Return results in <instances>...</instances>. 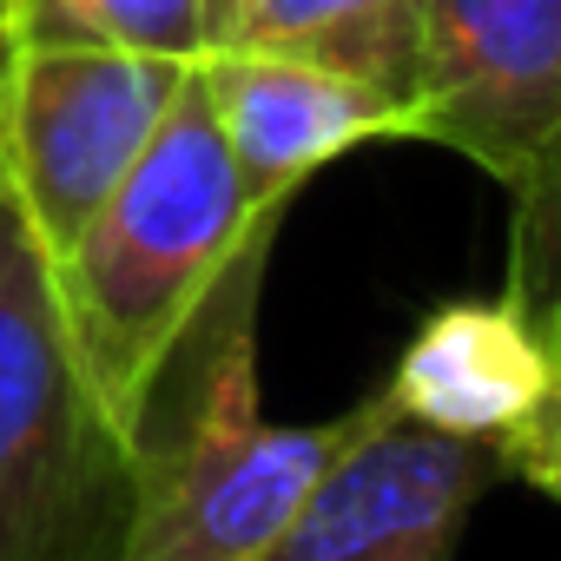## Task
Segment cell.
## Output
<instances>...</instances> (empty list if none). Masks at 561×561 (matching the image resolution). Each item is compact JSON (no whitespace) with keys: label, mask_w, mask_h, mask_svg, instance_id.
<instances>
[{"label":"cell","mask_w":561,"mask_h":561,"mask_svg":"<svg viewBox=\"0 0 561 561\" xmlns=\"http://www.w3.org/2000/svg\"><path fill=\"white\" fill-rule=\"evenodd\" d=\"M277 218H285V205H257L244 192L192 67L139 165L113 185L93 225L54 257L67 337L106 416L126 436H139L159 377L211 311L238 257L257 238H271Z\"/></svg>","instance_id":"cell-1"},{"label":"cell","mask_w":561,"mask_h":561,"mask_svg":"<svg viewBox=\"0 0 561 561\" xmlns=\"http://www.w3.org/2000/svg\"><path fill=\"white\" fill-rule=\"evenodd\" d=\"M277 238V231H271ZM271 238L218 285L211 311L139 416V508L126 561H264L357 436L364 403L331 423H271L257 403V291Z\"/></svg>","instance_id":"cell-2"},{"label":"cell","mask_w":561,"mask_h":561,"mask_svg":"<svg viewBox=\"0 0 561 561\" xmlns=\"http://www.w3.org/2000/svg\"><path fill=\"white\" fill-rule=\"evenodd\" d=\"M139 449L106 416L54 257L0 185V561H126Z\"/></svg>","instance_id":"cell-3"},{"label":"cell","mask_w":561,"mask_h":561,"mask_svg":"<svg viewBox=\"0 0 561 561\" xmlns=\"http://www.w3.org/2000/svg\"><path fill=\"white\" fill-rule=\"evenodd\" d=\"M198 60L126 47H21L0 54V185L47 257H60L113 185L139 165Z\"/></svg>","instance_id":"cell-4"},{"label":"cell","mask_w":561,"mask_h":561,"mask_svg":"<svg viewBox=\"0 0 561 561\" xmlns=\"http://www.w3.org/2000/svg\"><path fill=\"white\" fill-rule=\"evenodd\" d=\"M410 139L528 198L561 159V0H423Z\"/></svg>","instance_id":"cell-5"},{"label":"cell","mask_w":561,"mask_h":561,"mask_svg":"<svg viewBox=\"0 0 561 561\" xmlns=\"http://www.w3.org/2000/svg\"><path fill=\"white\" fill-rule=\"evenodd\" d=\"M495 476L502 462L489 443L436 436L377 390L364 397L357 436L331 456L264 561H456L462 522Z\"/></svg>","instance_id":"cell-6"},{"label":"cell","mask_w":561,"mask_h":561,"mask_svg":"<svg viewBox=\"0 0 561 561\" xmlns=\"http://www.w3.org/2000/svg\"><path fill=\"white\" fill-rule=\"evenodd\" d=\"M198 87L257 205H291L311 172L370 139H410V100L285 54H205Z\"/></svg>","instance_id":"cell-7"},{"label":"cell","mask_w":561,"mask_h":561,"mask_svg":"<svg viewBox=\"0 0 561 561\" xmlns=\"http://www.w3.org/2000/svg\"><path fill=\"white\" fill-rule=\"evenodd\" d=\"M554 364L561 357L548 351V337L508 298H456L416 324L383 383V403L436 436L495 449L541 403Z\"/></svg>","instance_id":"cell-8"},{"label":"cell","mask_w":561,"mask_h":561,"mask_svg":"<svg viewBox=\"0 0 561 561\" xmlns=\"http://www.w3.org/2000/svg\"><path fill=\"white\" fill-rule=\"evenodd\" d=\"M416 34L423 0H205V54H285L397 100L416 87Z\"/></svg>","instance_id":"cell-9"},{"label":"cell","mask_w":561,"mask_h":561,"mask_svg":"<svg viewBox=\"0 0 561 561\" xmlns=\"http://www.w3.org/2000/svg\"><path fill=\"white\" fill-rule=\"evenodd\" d=\"M8 41L205 60V0H14Z\"/></svg>","instance_id":"cell-10"},{"label":"cell","mask_w":561,"mask_h":561,"mask_svg":"<svg viewBox=\"0 0 561 561\" xmlns=\"http://www.w3.org/2000/svg\"><path fill=\"white\" fill-rule=\"evenodd\" d=\"M502 298H508V305L548 337V351L561 357V159H554V172H548L528 198H515Z\"/></svg>","instance_id":"cell-11"},{"label":"cell","mask_w":561,"mask_h":561,"mask_svg":"<svg viewBox=\"0 0 561 561\" xmlns=\"http://www.w3.org/2000/svg\"><path fill=\"white\" fill-rule=\"evenodd\" d=\"M495 462H502V476L561 502V364H554V383L541 390V403L495 443Z\"/></svg>","instance_id":"cell-12"},{"label":"cell","mask_w":561,"mask_h":561,"mask_svg":"<svg viewBox=\"0 0 561 561\" xmlns=\"http://www.w3.org/2000/svg\"><path fill=\"white\" fill-rule=\"evenodd\" d=\"M8 27H14V0H0V54H8Z\"/></svg>","instance_id":"cell-13"}]
</instances>
